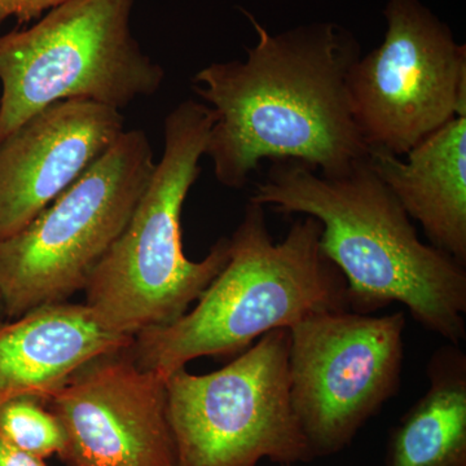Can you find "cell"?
Masks as SVG:
<instances>
[{
    "mask_svg": "<svg viewBox=\"0 0 466 466\" xmlns=\"http://www.w3.org/2000/svg\"><path fill=\"white\" fill-rule=\"evenodd\" d=\"M156 162L148 135L124 131L16 235L0 240V299L15 319L85 290L133 216Z\"/></svg>",
    "mask_w": 466,
    "mask_h": 466,
    "instance_id": "cell-6",
    "label": "cell"
},
{
    "mask_svg": "<svg viewBox=\"0 0 466 466\" xmlns=\"http://www.w3.org/2000/svg\"><path fill=\"white\" fill-rule=\"evenodd\" d=\"M137 0H66L0 36V143L63 100L121 109L161 88L164 67L131 32Z\"/></svg>",
    "mask_w": 466,
    "mask_h": 466,
    "instance_id": "cell-5",
    "label": "cell"
},
{
    "mask_svg": "<svg viewBox=\"0 0 466 466\" xmlns=\"http://www.w3.org/2000/svg\"><path fill=\"white\" fill-rule=\"evenodd\" d=\"M127 349L91 359L48 400L66 431V466H179L167 377Z\"/></svg>",
    "mask_w": 466,
    "mask_h": 466,
    "instance_id": "cell-10",
    "label": "cell"
},
{
    "mask_svg": "<svg viewBox=\"0 0 466 466\" xmlns=\"http://www.w3.org/2000/svg\"><path fill=\"white\" fill-rule=\"evenodd\" d=\"M321 231L317 219L300 216L275 242L265 208L248 202L225 268L183 317L134 337L127 350L135 363L167 379L195 359L238 354L309 315L349 309L348 285L321 250Z\"/></svg>",
    "mask_w": 466,
    "mask_h": 466,
    "instance_id": "cell-3",
    "label": "cell"
},
{
    "mask_svg": "<svg viewBox=\"0 0 466 466\" xmlns=\"http://www.w3.org/2000/svg\"><path fill=\"white\" fill-rule=\"evenodd\" d=\"M66 0H0V26L15 17L18 25L39 20L45 12L63 5Z\"/></svg>",
    "mask_w": 466,
    "mask_h": 466,
    "instance_id": "cell-16",
    "label": "cell"
},
{
    "mask_svg": "<svg viewBox=\"0 0 466 466\" xmlns=\"http://www.w3.org/2000/svg\"><path fill=\"white\" fill-rule=\"evenodd\" d=\"M7 317H5V306H3V300L0 299V323L5 320Z\"/></svg>",
    "mask_w": 466,
    "mask_h": 466,
    "instance_id": "cell-18",
    "label": "cell"
},
{
    "mask_svg": "<svg viewBox=\"0 0 466 466\" xmlns=\"http://www.w3.org/2000/svg\"><path fill=\"white\" fill-rule=\"evenodd\" d=\"M249 201L320 223L321 250L345 278L350 311L372 315L401 303L428 332L465 341L466 267L420 240L367 159L339 177L294 159L272 161Z\"/></svg>",
    "mask_w": 466,
    "mask_h": 466,
    "instance_id": "cell-2",
    "label": "cell"
},
{
    "mask_svg": "<svg viewBox=\"0 0 466 466\" xmlns=\"http://www.w3.org/2000/svg\"><path fill=\"white\" fill-rule=\"evenodd\" d=\"M242 12L257 33L247 58L210 64L193 78L216 115L205 150L216 179L244 188L263 159H294L327 177L348 175L370 155L348 94L360 43L334 23L272 35Z\"/></svg>",
    "mask_w": 466,
    "mask_h": 466,
    "instance_id": "cell-1",
    "label": "cell"
},
{
    "mask_svg": "<svg viewBox=\"0 0 466 466\" xmlns=\"http://www.w3.org/2000/svg\"><path fill=\"white\" fill-rule=\"evenodd\" d=\"M0 466H47L46 460L17 449L0 435Z\"/></svg>",
    "mask_w": 466,
    "mask_h": 466,
    "instance_id": "cell-17",
    "label": "cell"
},
{
    "mask_svg": "<svg viewBox=\"0 0 466 466\" xmlns=\"http://www.w3.org/2000/svg\"><path fill=\"white\" fill-rule=\"evenodd\" d=\"M124 131L118 109L63 100L5 137L0 143V240L25 228Z\"/></svg>",
    "mask_w": 466,
    "mask_h": 466,
    "instance_id": "cell-11",
    "label": "cell"
},
{
    "mask_svg": "<svg viewBox=\"0 0 466 466\" xmlns=\"http://www.w3.org/2000/svg\"><path fill=\"white\" fill-rule=\"evenodd\" d=\"M404 312H317L290 328V400L315 459L349 447L398 394Z\"/></svg>",
    "mask_w": 466,
    "mask_h": 466,
    "instance_id": "cell-9",
    "label": "cell"
},
{
    "mask_svg": "<svg viewBox=\"0 0 466 466\" xmlns=\"http://www.w3.org/2000/svg\"><path fill=\"white\" fill-rule=\"evenodd\" d=\"M279 466H296V465H279Z\"/></svg>",
    "mask_w": 466,
    "mask_h": 466,
    "instance_id": "cell-19",
    "label": "cell"
},
{
    "mask_svg": "<svg viewBox=\"0 0 466 466\" xmlns=\"http://www.w3.org/2000/svg\"><path fill=\"white\" fill-rule=\"evenodd\" d=\"M429 388L391 429L386 466H466V354L447 342L426 367Z\"/></svg>",
    "mask_w": 466,
    "mask_h": 466,
    "instance_id": "cell-14",
    "label": "cell"
},
{
    "mask_svg": "<svg viewBox=\"0 0 466 466\" xmlns=\"http://www.w3.org/2000/svg\"><path fill=\"white\" fill-rule=\"evenodd\" d=\"M370 168L434 248L466 267V116H456L403 157L373 150Z\"/></svg>",
    "mask_w": 466,
    "mask_h": 466,
    "instance_id": "cell-13",
    "label": "cell"
},
{
    "mask_svg": "<svg viewBox=\"0 0 466 466\" xmlns=\"http://www.w3.org/2000/svg\"><path fill=\"white\" fill-rule=\"evenodd\" d=\"M85 303H52L0 323V407L21 397L47 404L91 359L128 348Z\"/></svg>",
    "mask_w": 466,
    "mask_h": 466,
    "instance_id": "cell-12",
    "label": "cell"
},
{
    "mask_svg": "<svg viewBox=\"0 0 466 466\" xmlns=\"http://www.w3.org/2000/svg\"><path fill=\"white\" fill-rule=\"evenodd\" d=\"M216 122L202 101L186 100L165 119V146L133 216L85 288V305L112 332L134 339L183 317L229 259L220 238L204 259L184 254L182 211L201 174Z\"/></svg>",
    "mask_w": 466,
    "mask_h": 466,
    "instance_id": "cell-4",
    "label": "cell"
},
{
    "mask_svg": "<svg viewBox=\"0 0 466 466\" xmlns=\"http://www.w3.org/2000/svg\"><path fill=\"white\" fill-rule=\"evenodd\" d=\"M0 435L17 449L47 460L60 458L66 435L56 413L35 397H21L0 407Z\"/></svg>",
    "mask_w": 466,
    "mask_h": 466,
    "instance_id": "cell-15",
    "label": "cell"
},
{
    "mask_svg": "<svg viewBox=\"0 0 466 466\" xmlns=\"http://www.w3.org/2000/svg\"><path fill=\"white\" fill-rule=\"evenodd\" d=\"M385 38L348 75L350 108L370 152L406 156L466 116V46L420 0H389Z\"/></svg>",
    "mask_w": 466,
    "mask_h": 466,
    "instance_id": "cell-8",
    "label": "cell"
},
{
    "mask_svg": "<svg viewBox=\"0 0 466 466\" xmlns=\"http://www.w3.org/2000/svg\"><path fill=\"white\" fill-rule=\"evenodd\" d=\"M290 333L260 337L222 370L167 379L179 466L297 465L315 459L290 400Z\"/></svg>",
    "mask_w": 466,
    "mask_h": 466,
    "instance_id": "cell-7",
    "label": "cell"
}]
</instances>
